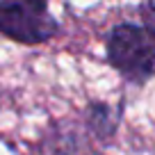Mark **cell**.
Here are the masks:
<instances>
[{"mask_svg":"<svg viewBox=\"0 0 155 155\" xmlns=\"http://www.w3.org/2000/svg\"><path fill=\"white\" fill-rule=\"evenodd\" d=\"M105 57L126 82L141 87L155 78V16L116 23L105 37Z\"/></svg>","mask_w":155,"mask_h":155,"instance_id":"6da1fadb","label":"cell"},{"mask_svg":"<svg viewBox=\"0 0 155 155\" xmlns=\"http://www.w3.org/2000/svg\"><path fill=\"white\" fill-rule=\"evenodd\" d=\"M62 32L48 0H0V34L21 46H41Z\"/></svg>","mask_w":155,"mask_h":155,"instance_id":"7a4b0ae2","label":"cell"},{"mask_svg":"<svg viewBox=\"0 0 155 155\" xmlns=\"http://www.w3.org/2000/svg\"><path fill=\"white\" fill-rule=\"evenodd\" d=\"M146 2H148V9H150V14L155 16V0H146Z\"/></svg>","mask_w":155,"mask_h":155,"instance_id":"3957f363","label":"cell"}]
</instances>
